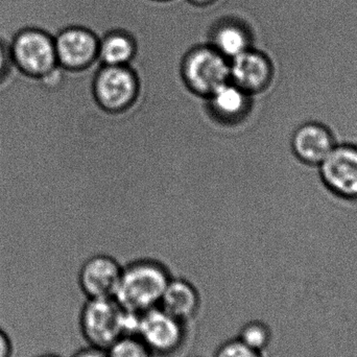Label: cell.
I'll use <instances>...</instances> for the list:
<instances>
[{
  "mask_svg": "<svg viewBox=\"0 0 357 357\" xmlns=\"http://www.w3.org/2000/svg\"><path fill=\"white\" fill-rule=\"evenodd\" d=\"M186 1L195 8H207V6H213L218 0H186Z\"/></svg>",
  "mask_w": 357,
  "mask_h": 357,
  "instance_id": "obj_22",
  "label": "cell"
},
{
  "mask_svg": "<svg viewBox=\"0 0 357 357\" xmlns=\"http://www.w3.org/2000/svg\"><path fill=\"white\" fill-rule=\"evenodd\" d=\"M71 357H109L107 354V350L100 349V348L92 347V346H87V347L82 348L77 350V352L73 354Z\"/></svg>",
  "mask_w": 357,
  "mask_h": 357,
  "instance_id": "obj_21",
  "label": "cell"
},
{
  "mask_svg": "<svg viewBox=\"0 0 357 357\" xmlns=\"http://www.w3.org/2000/svg\"><path fill=\"white\" fill-rule=\"evenodd\" d=\"M96 104L105 112L119 114L135 106L140 93V79L132 65H102L91 86Z\"/></svg>",
  "mask_w": 357,
  "mask_h": 357,
  "instance_id": "obj_5",
  "label": "cell"
},
{
  "mask_svg": "<svg viewBox=\"0 0 357 357\" xmlns=\"http://www.w3.org/2000/svg\"><path fill=\"white\" fill-rule=\"evenodd\" d=\"M153 1H157V2H167V1H171V0H153Z\"/></svg>",
  "mask_w": 357,
  "mask_h": 357,
  "instance_id": "obj_24",
  "label": "cell"
},
{
  "mask_svg": "<svg viewBox=\"0 0 357 357\" xmlns=\"http://www.w3.org/2000/svg\"><path fill=\"white\" fill-rule=\"evenodd\" d=\"M172 278L169 268L158 260H134L123 266L115 300L127 312L142 314L159 306Z\"/></svg>",
  "mask_w": 357,
  "mask_h": 357,
  "instance_id": "obj_1",
  "label": "cell"
},
{
  "mask_svg": "<svg viewBox=\"0 0 357 357\" xmlns=\"http://www.w3.org/2000/svg\"><path fill=\"white\" fill-rule=\"evenodd\" d=\"M123 266L107 254L91 256L77 272V284L87 299L114 298Z\"/></svg>",
  "mask_w": 357,
  "mask_h": 357,
  "instance_id": "obj_10",
  "label": "cell"
},
{
  "mask_svg": "<svg viewBox=\"0 0 357 357\" xmlns=\"http://www.w3.org/2000/svg\"><path fill=\"white\" fill-rule=\"evenodd\" d=\"M36 357H61V356H56V354H41V356H38Z\"/></svg>",
  "mask_w": 357,
  "mask_h": 357,
  "instance_id": "obj_23",
  "label": "cell"
},
{
  "mask_svg": "<svg viewBox=\"0 0 357 357\" xmlns=\"http://www.w3.org/2000/svg\"><path fill=\"white\" fill-rule=\"evenodd\" d=\"M201 305L197 287L184 278H172L159 303V307L185 324L199 314Z\"/></svg>",
  "mask_w": 357,
  "mask_h": 357,
  "instance_id": "obj_13",
  "label": "cell"
},
{
  "mask_svg": "<svg viewBox=\"0 0 357 357\" xmlns=\"http://www.w3.org/2000/svg\"><path fill=\"white\" fill-rule=\"evenodd\" d=\"M253 42L252 27L239 17L218 19L208 33L207 43L229 61L253 47Z\"/></svg>",
  "mask_w": 357,
  "mask_h": 357,
  "instance_id": "obj_12",
  "label": "cell"
},
{
  "mask_svg": "<svg viewBox=\"0 0 357 357\" xmlns=\"http://www.w3.org/2000/svg\"><path fill=\"white\" fill-rule=\"evenodd\" d=\"M321 181L340 199L357 202V146L337 144L319 165Z\"/></svg>",
  "mask_w": 357,
  "mask_h": 357,
  "instance_id": "obj_8",
  "label": "cell"
},
{
  "mask_svg": "<svg viewBox=\"0 0 357 357\" xmlns=\"http://www.w3.org/2000/svg\"><path fill=\"white\" fill-rule=\"evenodd\" d=\"M213 357H264V352L256 351L238 339L229 340L216 350Z\"/></svg>",
  "mask_w": 357,
  "mask_h": 357,
  "instance_id": "obj_18",
  "label": "cell"
},
{
  "mask_svg": "<svg viewBox=\"0 0 357 357\" xmlns=\"http://www.w3.org/2000/svg\"><path fill=\"white\" fill-rule=\"evenodd\" d=\"M14 356V346L10 335L0 328V357Z\"/></svg>",
  "mask_w": 357,
  "mask_h": 357,
  "instance_id": "obj_20",
  "label": "cell"
},
{
  "mask_svg": "<svg viewBox=\"0 0 357 357\" xmlns=\"http://www.w3.org/2000/svg\"><path fill=\"white\" fill-rule=\"evenodd\" d=\"M140 314L127 312L115 298L87 299L79 317L88 346L108 350L121 337L137 333Z\"/></svg>",
  "mask_w": 357,
  "mask_h": 357,
  "instance_id": "obj_2",
  "label": "cell"
},
{
  "mask_svg": "<svg viewBox=\"0 0 357 357\" xmlns=\"http://www.w3.org/2000/svg\"><path fill=\"white\" fill-rule=\"evenodd\" d=\"M337 144L333 131L319 121H308L298 127L291 140L293 154L308 167H319Z\"/></svg>",
  "mask_w": 357,
  "mask_h": 357,
  "instance_id": "obj_11",
  "label": "cell"
},
{
  "mask_svg": "<svg viewBox=\"0 0 357 357\" xmlns=\"http://www.w3.org/2000/svg\"><path fill=\"white\" fill-rule=\"evenodd\" d=\"M206 100L212 114L225 123H235L247 116L252 105V96L231 81L218 87Z\"/></svg>",
  "mask_w": 357,
  "mask_h": 357,
  "instance_id": "obj_14",
  "label": "cell"
},
{
  "mask_svg": "<svg viewBox=\"0 0 357 357\" xmlns=\"http://www.w3.org/2000/svg\"><path fill=\"white\" fill-rule=\"evenodd\" d=\"M137 52V40L133 33L123 29H111L100 37L98 61L107 66H127L132 65Z\"/></svg>",
  "mask_w": 357,
  "mask_h": 357,
  "instance_id": "obj_15",
  "label": "cell"
},
{
  "mask_svg": "<svg viewBox=\"0 0 357 357\" xmlns=\"http://www.w3.org/2000/svg\"><path fill=\"white\" fill-rule=\"evenodd\" d=\"M8 45L13 65L25 75L42 77L59 66L54 35L45 29L24 27Z\"/></svg>",
  "mask_w": 357,
  "mask_h": 357,
  "instance_id": "obj_4",
  "label": "cell"
},
{
  "mask_svg": "<svg viewBox=\"0 0 357 357\" xmlns=\"http://www.w3.org/2000/svg\"><path fill=\"white\" fill-rule=\"evenodd\" d=\"M274 77L272 59L254 46L230 60V81L250 96L266 91Z\"/></svg>",
  "mask_w": 357,
  "mask_h": 357,
  "instance_id": "obj_9",
  "label": "cell"
},
{
  "mask_svg": "<svg viewBox=\"0 0 357 357\" xmlns=\"http://www.w3.org/2000/svg\"><path fill=\"white\" fill-rule=\"evenodd\" d=\"M107 354L109 357H155L136 335H123L107 350Z\"/></svg>",
  "mask_w": 357,
  "mask_h": 357,
  "instance_id": "obj_17",
  "label": "cell"
},
{
  "mask_svg": "<svg viewBox=\"0 0 357 357\" xmlns=\"http://www.w3.org/2000/svg\"><path fill=\"white\" fill-rule=\"evenodd\" d=\"M59 66L75 73L87 70L98 61L100 37L85 25H64L54 35Z\"/></svg>",
  "mask_w": 357,
  "mask_h": 357,
  "instance_id": "obj_7",
  "label": "cell"
},
{
  "mask_svg": "<svg viewBox=\"0 0 357 357\" xmlns=\"http://www.w3.org/2000/svg\"><path fill=\"white\" fill-rule=\"evenodd\" d=\"M136 335L155 357H172L184 347L186 324L157 306L140 314Z\"/></svg>",
  "mask_w": 357,
  "mask_h": 357,
  "instance_id": "obj_6",
  "label": "cell"
},
{
  "mask_svg": "<svg viewBox=\"0 0 357 357\" xmlns=\"http://www.w3.org/2000/svg\"><path fill=\"white\" fill-rule=\"evenodd\" d=\"M180 75L190 93L207 98L230 81V61L209 44H197L185 52Z\"/></svg>",
  "mask_w": 357,
  "mask_h": 357,
  "instance_id": "obj_3",
  "label": "cell"
},
{
  "mask_svg": "<svg viewBox=\"0 0 357 357\" xmlns=\"http://www.w3.org/2000/svg\"><path fill=\"white\" fill-rule=\"evenodd\" d=\"M8 44H10L8 42L4 41L0 38V79L6 77V73L13 66Z\"/></svg>",
  "mask_w": 357,
  "mask_h": 357,
  "instance_id": "obj_19",
  "label": "cell"
},
{
  "mask_svg": "<svg viewBox=\"0 0 357 357\" xmlns=\"http://www.w3.org/2000/svg\"><path fill=\"white\" fill-rule=\"evenodd\" d=\"M237 339L252 349L264 352L272 343L273 333L266 323L254 320L241 327Z\"/></svg>",
  "mask_w": 357,
  "mask_h": 357,
  "instance_id": "obj_16",
  "label": "cell"
}]
</instances>
